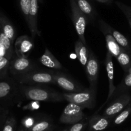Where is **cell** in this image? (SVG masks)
Instances as JSON below:
<instances>
[{
  "instance_id": "1",
  "label": "cell",
  "mask_w": 131,
  "mask_h": 131,
  "mask_svg": "<svg viewBox=\"0 0 131 131\" xmlns=\"http://www.w3.org/2000/svg\"><path fill=\"white\" fill-rule=\"evenodd\" d=\"M19 88L25 100L45 102H62L65 101L62 93L45 85L19 84Z\"/></svg>"
},
{
  "instance_id": "2",
  "label": "cell",
  "mask_w": 131,
  "mask_h": 131,
  "mask_svg": "<svg viewBox=\"0 0 131 131\" xmlns=\"http://www.w3.org/2000/svg\"><path fill=\"white\" fill-rule=\"evenodd\" d=\"M23 100L19 84L14 78L8 76L0 79V105L7 107Z\"/></svg>"
},
{
  "instance_id": "3",
  "label": "cell",
  "mask_w": 131,
  "mask_h": 131,
  "mask_svg": "<svg viewBox=\"0 0 131 131\" xmlns=\"http://www.w3.org/2000/svg\"><path fill=\"white\" fill-rule=\"evenodd\" d=\"M55 70H35L16 79L20 85H45L47 84H55L54 82Z\"/></svg>"
},
{
  "instance_id": "4",
  "label": "cell",
  "mask_w": 131,
  "mask_h": 131,
  "mask_svg": "<svg viewBox=\"0 0 131 131\" xmlns=\"http://www.w3.org/2000/svg\"><path fill=\"white\" fill-rule=\"evenodd\" d=\"M65 101L69 103H73L84 109H91L95 107L96 93L87 88L85 90L79 93H62Z\"/></svg>"
},
{
  "instance_id": "5",
  "label": "cell",
  "mask_w": 131,
  "mask_h": 131,
  "mask_svg": "<svg viewBox=\"0 0 131 131\" xmlns=\"http://www.w3.org/2000/svg\"><path fill=\"white\" fill-rule=\"evenodd\" d=\"M37 68L36 63L28 57H19L14 55L10 62L8 71L16 80L29 71L37 69Z\"/></svg>"
},
{
  "instance_id": "6",
  "label": "cell",
  "mask_w": 131,
  "mask_h": 131,
  "mask_svg": "<svg viewBox=\"0 0 131 131\" xmlns=\"http://www.w3.org/2000/svg\"><path fill=\"white\" fill-rule=\"evenodd\" d=\"M70 7L71 10V17L75 26L77 34L79 36V39L86 45V40L85 39V31L89 19L87 16L82 12L78 7L75 0H70Z\"/></svg>"
},
{
  "instance_id": "7",
  "label": "cell",
  "mask_w": 131,
  "mask_h": 131,
  "mask_svg": "<svg viewBox=\"0 0 131 131\" xmlns=\"http://www.w3.org/2000/svg\"><path fill=\"white\" fill-rule=\"evenodd\" d=\"M131 102V95L125 93L111 100L103 113V115L107 118H114L117 114L122 112Z\"/></svg>"
},
{
  "instance_id": "8",
  "label": "cell",
  "mask_w": 131,
  "mask_h": 131,
  "mask_svg": "<svg viewBox=\"0 0 131 131\" xmlns=\"http://www.w3.org/2000/svg\"><path fill=\"white\" fill-rule=\"evenodd\" d=\"M54 82L55 84L62 88L66 93H79L87 89L69 77L68 75L59 71H55L54 72Z\"/></svg>"
},
{
  "instance_id": "9",
  "label": "cell",
  "mask_w": 131,
  "mask_h": 131,
  "mask_svg": "<svg viewBox=\"0 0 131 131\" xmlns=\"http://www.w3.org/2000/svg\"><path fill=\"white\" fill-rule=\"evenodd\" d=\"M85 73L89 80V89L96 93L99 65L98 59L93 51H89V58L85 66Z\"/></svg>"
},
{
  "instance_id": "10",
  "label": "cell",
  "mask_w": 131,
  "mask_h": 131,
  "mask_svg": "<svg viewBox=\"0 0 131 131\" xmlns=\"http://www.w3.org/2000/svg\"><path fill=\"white\" fill-rule=\"evenodd\" d=\"M84 108L73 103H69L64 108L60 121L64 123H75L81 121L85 116L83 112Z\"/></svg>"
},
{
  "instance_id": "11",
  "label": "cell",
  "mask_w": 131,
  "mask_h": 131,
  "mask_svg": "<svg viewBox=\"0 0 131 131\" xmlns=\"http://www.w3.org/2000/svg\"><path fill=\"white\" fill-rule=\"evenodd\" d=\"M14 51L19 57H28L34 43V39L26 35H23L16 39L14 42Z\"/></svg>"
},
{
  "instance_id": "12",
  "label": "cell",
  "mask_w": 131,
  "mask_h": 131,
  "mask_svg": "<svg viewBox=\"0 0 131 131\" xmlns=\"http://www.w3.org/2000/svg\"><path fill=\"white\" fill-rule=\"evenodd\" d=\"M98 23L100 29H104V30H106L107 32H109L114 37L116 41L118 43V45L131 55L130 44L128 40L122 34H121L119 31H117L115 29L113 28L112 26L108 25L107 23H105L102 19H100L98 20Z\"/></svg>"
},
{
  "instance_id": "13",
  "label": "cell",
  "mask_w": 131,
  "mask_h": 131,
  "mask_svg": "<svg viewBox=\"0 0 131 131\" xmlns=\"http://www.w3.org/2000/svg\"><path fill=\"white\" fill-rule=\"evenodd\" d=\"M105 69H106L108 81H109V92H108V95L107 97V99L105 102L101 105L98 110L97 111V113L100 111L102 108L104 107L110 100H111V98L113 96V94L114 93V91L116 89V86L114 84V66H113V57L109 53L108 51H107L106 57L105 60Z\"/></svg>"
},
{
  "instance_id": "14",
  "label": "cell",
  "mask_w": 131,
  "mask_h": 131,
  "mask_svg": "<svg viewBox=\"0 0 131 131\" xmlns=\"http://www.w3.org/2000/svg\"><path fill=\"white\" fill-rule=\"evenodd\" d=\"M38 0H30V12H29V23L28 25L31 35V38L34 40L36 36H41V31L37 26V14H38Z\"/></svg>"
},
{
  "instance_id": "15",
  "label": "cell",
  "mask_w": 131,
  "mask_h": 131,
  "mask_svg": "<svg viewBox=\"0 0 131 131\" xmlns=\"http://www.w3.org/2000/svg\"><path fill=\"white\" fill-rule=\"evenodd\" d=\"M0 29L10 40L12 43L14 45L16 36V29L12 23L7 18V16L1 11H0Z\"/></svg>"
},
{
  "instance_id": "16",
  "label": "cell",
  "mask_w": 131,
  "mask_h": 131,
  "mask_svg": "<svg viewBox=\"0 0 131 131\" xmlns=\"http://www.w3.org/2000/svg\"><path fill=\"white\" fill-rule=\"evenodd\" d=\"M39 62L45 67L53 70H59L62 69L63 68L61 63L55 58V57L47 48H45V53L40 57Z\"/></svg>"
},
{
  "instance_id": "17",
  "label": "cell",
  "mask_w": 131,
  "mask_h": 131,
  "mask_svg": "<svg viewBox=\"0 0 131 131\" xmlns=\"http://www.w3.org/2000/svg\"><path fill=\"white\" fill-rule=\"evenodd\" d=\"M100 30L103 33V34L104 35V37H105L107 50V51H108L112 55V57H114L116 59L117 57L119 55V54L120 53V52L123 48H122L118 45V43L116 41L114 37L106 30H104V29H100Z\"/></svg>"
},
{
  "instance_id": "18",
  "label": "cell",
  "mask_w": 131,
  "mask_h": 131,
  "mask_svg": "<svg viewBox=\"0 0 131 131\" xmlns=\"http://www.w3.org/2000/svg\"><path fill=\"white\" fill-rule=\"evenodd\" d=\"M110 118L95 114L90 118L89 122V128L91 131H102L105 129L109 124Z\"/></svg>"
},
{
  "instance_id": "19",
  "label": "cell",
  "mask_w": 131,
  "mask_h": 131,
  "mask_svg": "<svg viewBox=\"0 0 131 131\" xmlns=\"http://www.w3.org/2000/svg\"><path fill=\"white\" fill-rule=\"evenodd\" d=\"M75 50L79 62L83 66H85L89 58V51L86 45H84L80 39L75 44Z\"/></svg>"
},
{
  "instance_id": "20",
  "label": "cell",
  "mask_w": 131,
  "mask_h": 131,
  "mask_svg": "<svg viewBox=\"0 0 131 131\" xmlns=\"http://www.w3.org/2000/svg\"><path fill=\"white\" fill-rule=\"evenodd\" d=\"M131 89V68L126 73L125 77L122 81L116 87V89L113 94L111 100L125 93H127Z\"/></svg>"
},
{
  "instance_id": "21",
  "label": "cell",
  "mask_w": 131,
  "mask_h": 131,
  "mask_svg": "<svg viewBox=\"0 0 131 131\" xmlns=\"http://www.w3.org/2000/svg\"><path fill=\"white\" fill-rule=\"evenodd\" d=\"M78 7L80 10L87 16L89 21L94 23L96 16V13L93 6L89 3L88 0H75Z\"/></svg>"
},
{
  "instance_id": "22",
  "label": "cell",
  "mask_w": 131,
  "mask_h": 131,
  "mask_svg": "<svg viewBox=\"0 0 131 131\" xmlns=\"http://www.w3.org/2000/svg\"><path fill=\"white\" fill-rule=\"evenodd\" d=\"M14 45L10 40L5 36L2 30L0 29V46L4 51V55L12 59L14 55V51L13 48Z\"/></svg>"
},
{
  "instance_id": "23",
  "label": "cell",
  "mask_w": 131,
  "mask_h": 131,
  "mask_svg": "<svg viewBox=\"0 0 131 131\" xmlns=\"http://www.w3.org/2000/svg\"><path fill=\"white\" fill-rule=\"evenodd\" d=\"M116 59L124 72L127 73L131 68V55L123 49L116 57Z\"/></svg>"
},
{
  "instance_id": "24",
  "label": "cell",
  "mask_w": 131,
  "mask_h": 131,
  "mask_svg": "<svg viewBox=\"0 0 131 131\" xmlns=\"http://www.w3.org/2000/svg\"><path fill=\"white\" fill-rule=\"evenodd\" d=\"M11 59L5 55L0 57V79L8 77L9 64Z\"/></svg>"
},
{
  "instance_id": "25",
  "label": "cell",
  "mask_w": 131,
  "mask_h": 131,
  "mask_svg": "<svg viewBox=\"0 0 131 131\" xmlns=\"http://www.w3.org/2000/svg\"><path fill=\"white\" fill-rule=\"evenodd\" d=\"M131 114V102L114 118V123L115 125L122 124L128 118Z\"/></svg>"
},
{
  "instance_id": "26",
  "label": "cell",
  "mask_w": 131,
  "mask_h": 131,
  "mask_svg": "<svg viewBox=\"0 0 131 131\" xmlns=\"http://www.w3.org/2000/svg\"><path fill=\"white\" fill-rule=\"evenodd\" d=\"M20 10L25 18L27 25L29 23V12H30V0H17Z\"/></svg>"
},
{
  "instance_id": "27",
  "label": "cell",
  "mask_w": 131,
  "mask_h": 131,
  "mask_svg": "<svg viewBox=\"0 0 131 131\" xmlns=\"http://www.w3.org/2000/svg\"><path fill=\"white\" fill-rule=\"evenodd\" d=\"M51 123L46 120L41 121L34 123L30 131H46L51 127Z\"/></svg>"
},
{
  "instance_id": "28",
  "label": "cell",
  "mask_w": 131,
  "mask_h": 131,
  "mask_svg": "<svg viewBox=\"0 0 131 131\" xmlns=\"http://www.w3.org/2000/svg\"><path fill=\"white\" fill-rule=\"evenodd\" d=\"M16 121L14 117L8 116L4 125H3L2 131H14Z\"/></svg>"
},
{
  "instance_id": "29",
  "label": "cell",
  "mask_w": 131,
  "mask_h": 131,
  "mask_svg": "<svg viewBox=\"0 0 131 131\" xmlns=\"http://www.w3.org/2000/svg\"><path fill=\"white\" fill-rule=\"evenodd\" d=\"M8 114H9L8 108L0 105V126L4 125Z\"/></svg>"
},
{
  "instance_id": "30",
  "label": "cell",
  "mask_w": 131,
  "mask_h": 131,
  "mask_svg": "<svg viewBox=\"0 0 131 131\" xmlns=\"http://www.w3.org/2000/svg\"><path fill=\"white\" fill-rule=\"evenodd\" d=\"M116 4L118 6V8L123 12L125 16H128L131 17V7L125 5L123 3H120L119 2H116Z\"/></svg>"
},
{
  "instance_id": "31",
  "label": "cell",
  "mask_w": 131,
  "mask_h": 131,
  "mask_svg": "<svg viewBox=\"0 0 131 131\" xmlns=\"http://www.w3.org/2000/svg\"><path fill=\"white\" fill-rule=\"evenodd\" d=\"M85 125V123H84V122H77L70 128V131H82L84 128Z\"/></svg>"
},
{
  "instance_id": "32",
  "label": "cell",
  "mask_w": 131,
  "mask_h": 131,
  "mask_svg": "<svg viewBox=\"0 0 131 131\" xmlns=\"http://www.w3.org/2000/svg\"><path fill=\"white\" fill-rule=\"evenodd\" d=\"M33 102L30 103V104H28L26 106H25V107L24 109H30V110H36V109H38L39 107V102L37 101H32Z\"/></svg>"
},
{
  "instance_id": "33",
  "label": "cell",
  "mask_w": 131,
  "mask_h": 131,
  "mask_svg": "<svg viewBox=\"0 0 131 131\" xmlns=\"http://www.w3.org/2000/svg\"><path fill=\"white\" fill-rule=\"evenodd\" d=\"M23 122H23V123H25V125L26 126V127H30V126H31V125H34V124H33L34 119H33L31 118H25V119H24Z\"/></svg>"
},
{
  "instance_id": "34",
  "label": "cell",
  "mask_w": 131,
  "mask_h": 131,
  "mask_svg": "<svg viewBox=\"0 0 131 131\" xmlns=\"http://www.w3.org/2000/svg\"><path fill=\"white\" fill-rule=\"evenodd\" d=\"M96 1L100 2V3H105V4L107 5L111 4L112 2H113V0H96Z\"/></svg>"
},
{
  "instance_id": "35",
  "label": "cell",
  "mask_w": 131,
  "mask_h": 131,
  "mask_svg": "<svg viewBox=\"0 0 131 131\" xmlns=\"http://www.w3.org/2000/svg\"><path fill=\"white\" fill-rule=\"evenodd\" d=\"M126 16V17H127V21H128V24H129V25H130V27L131 28V17L130 16Z\"/></svg>"
},
{
  "instance_id": "36",
  "label": "cell",
  "mask_w": 131,
  "mask_h": 131,
  "mask_svg": "<svg viewBox=\"0 0 131 131\" xmlns=\"http://www.w3.org/2000/svg\"><path fill=\"white\" fill-rule=\"evenodd\" d=\"M19 131H25V130H23V129H21V130H20Z\"/></svg>"
},
{
  "instance_id": "37",
  "label": "cell",
  "mask_w": 131,
  "mask_h": 131,
  "mask_svg": "<svg viewBox=\"0 0 131 131\" xmlns=\"http://www.w3.org/2000/svg\"><path fill=\"white\" fill-rule=\"evenodd\" d=\"M64 131H68V130H64Z\"/></svg>"
}]
</instances>
